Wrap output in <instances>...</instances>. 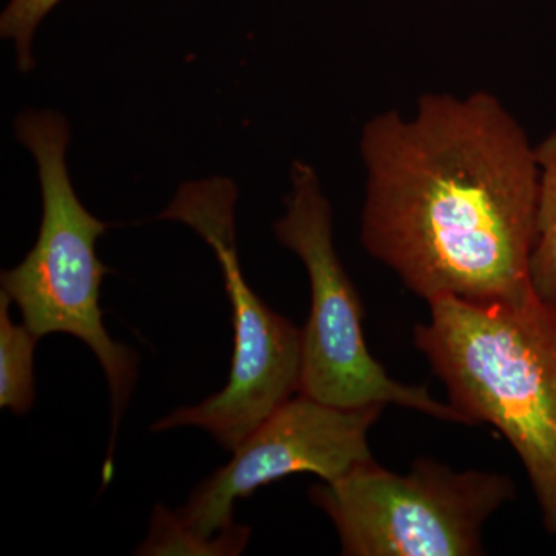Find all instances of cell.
<instances>
[{
	"label": "cell",
	"instance_id": "6da1fadb",
	"mask_svg": "<svg viewBox=\"0 0 556 556\" xmlns=\"http://www.w3.org/2000/svg\"><path fill=\"white\" fill-rule=\"evenodd\" d=\"M369 255L430 300L503 302L532 291L536 146L490 91L426 93L378 113L361 137Z\"/></svg>",
	"mask_w": 556,
	"mask_h": 556
},
{
	"label": "cell",
	"instance_id": "7a4b0ae2",
	"mask_svg": "<svg viewBox=\"0 0 556 556\" xmlns=\"http://www.w3.org/2000/svg\"><path fill=\"white\" fill-rule=\"evenodd\" d=\"M415 345L468 426L490 424L517 453L556 538V306L529 292L503 302H428Z\"/></svg>",
	"mask_w": 556,
	"mask_h": 556
},
{
	"label": "cell",
	"instance_id": "3957f363",
	"mask_svg": "<svg viewBox=\"0 0 556 556\" xmlns=\"http://www.w3.org/2000/svg\"><path fill=\"white\" fill-rule=\"evenodd\" d=\"M16 131L38 164L42 222L24 262L3 270L2 291L16 303L33 334L75 336L100 361L112 397L113 434L104 467L109 479L116 431L138 376L137 354L110 338L102 321L100 291L109 269L98 258L97 243L109 225L91 215L73 189L65 161L67 121L30 110L17 118Z\"/></svg>",
	"mask_w": 556,
	"mask_h": 556
},
{
	"label": "cell",
	"instance_id": "277c9868",
	"mask_svg": "<svg viewBox=\"0 0 556 556\" xmlns=\"http://www.w3.org/2000/svg\"><path fill=\"white\" fill-rule=\"evenodd\" d=\"M387 405L336 407L298 393L270 413L178 511L156 506L139 555H239L251 529L232 521L233 504L292 475L338 481L372 460L368 437Z\"/></svg>",
	"mask_w": 556,
	"mask_h": 556
},
{
	"label": "cell",
	"instance_id": "5b68a950",
	"mask_svg": "<svg viewBox=\"0 0 556 556\" xmlns=\"http://www.w3.org/2000/svg\"><path fill=\"white\" fill-rule=\"evenodd\" d=\"M285 206L287 212L274 225V232L302 260L311 285L309 318L302 329L299 393L336 407L393 404L468 426L466 417L431 396L426 387L391 378L369 353L362 329L361 298L336 251L331 204L311 164H292Z\"/></svg>",
	"mask_w": 556,
	"mask_h": 556
},
{
	"label": "cell",
	"instance_id": "8992f818",
	"mask_svg": "<svg viewBox=\"0 0 556 556\" xmlns=\"http://www.w3.org/2000/svg\"><path fill=\"white\" fill-rule=\"evenodd\" d=\"M237 199L239 192L232 179H197L185 182L160 215L185 223L214 251L232 306L233 357L228 386L199 405L170 413L152 427L153 431L203 428L229 452L299 393L302 371V329L262 302L241 270Z\"/></svg>",
	"mask_w": 556,
	"mask_h": 556
},
{
	"label": "cell",
	"instance_id": "52a82bcc",
	"mask_svg": "<svg viewBox=\"0 0 556 556\" xmlns=\"http://www.w3.org/2000/svg\"><path fill=\"white\" fill-rule=\"evenodd\" d=\"M346 556H477L490 517L515 497L507 475L424 457L401 475L375 459L311 486Z\"/></svg>",
	"mask_w": 556,
	"mask_h": 556
},
{
	"label": "cell",
	"instance_id": "ba28073f",
	"mask_svg": "<svg viewBox=\"0 0 556 556\" xmlns=\"http://www.w3.org/2000/svg\"><path fill=\"white\" fill-rule=\"evenodd\" d=\"M536 159L540 192L529 277L538 298L556 306V129L536 144Z\"/></svg>",
	"mask_w": 556,
	"mask_h": 556
},
{
	"label": "cell",
	"instance_id": "9c48e42d",
	"mask_svg": "<svg viewBox=\"0 0 556 556\" xmlns=\"http://www.w3.org/2000/svg\"><path fill=\"white\" fill-rule=\"evenodd\" d=\"M10 303L9 294L0 292V407L25 415L35 402L33 357L39 338L27 325L13 324Z\"/></svg>",
	"mask_w": 556,
	"mask_h": 556
},
{
	"label": "cell",
	"instance_id": "30bf717a",
	"mask_svg": "<svg viewBox=\"0 0 556 556\" xmlns=\"http://www.w3.org/2000/svg\"><path fill=\"white\" fill-rule=\"evenodd\" d=\"M61 0H10L0 17V35L16 47L17 67L28 72L35 67L31 47L40 22L46 20Z\"/></svg>",
	"mask_w": 556,
	"mask_h": 556
}]
</instances>
